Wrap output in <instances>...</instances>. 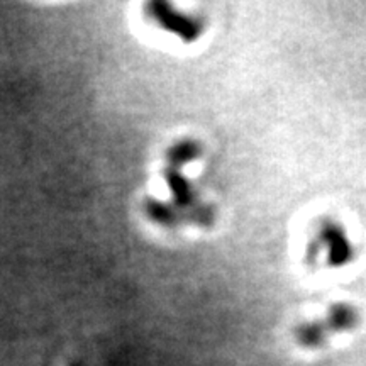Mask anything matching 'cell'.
Here are the masks:
<instances>
[{"mask_svg": "<svg viewBox=\"0 0 366 366\" xmlns=\"http://www.w3.org/2000/svg\"><path fill=\"white\" fill-rule=\"evenodd\" d=\"M166 187L172 195V203L180 212L185 214L187 224H194L197 227H212L215 222V210L212 205L202 201L201 194L194 187V183L182 173V170L166 166L165 173Z\"/></svg>", "mask_w": 366, "mask_h": 366, "instance_id": "6da1fadb", "label": "cell"}, {"mask_svg": "<svg viewBox=\"0 0 366 366\" xmlns=\"http://www.w3.org/2000/svg\"><path fill=\"white\" fill-rule=\"evenodd\" d=\"M146 15L154 24L165 29L166 32L180 38L185 43H194L205 31V22L197 15H190L187 12L178 11L177 7L168 2H149L144 6Z\"/></svg>", "mask_w": 366, "mask_h": 366, "instance_id": "7a4b0ae2", "label": "cell"}, {"mask_svg": "<svg viewBox=\"0 0 366 366\" xmlns=\"http://www.w3.org/2000/svg\"><path fill=\"white\" fill-rule=\"evenodd\" d=\"M316 243L325 251L327 266L343 268L355 259L356 251L346 234L344 226L332 217L320 219Z\"/></svg>", "mask_w": 366, "mask_h": 366, "instance_id": "3957f363", "label": "cell"}, {"mask_svg": "<svg viewBox=\"0 0 366 366\" xmlns=\"http://www.w3.org/2000/svg\"><path fill=\"white\" fill-rule=\"evenodd\" d=\"M142 210H144L146 217H148L149 221L165 227V229H177V227L187 224L185 214L180 212L172 202H165L160 201V198L149 197L142 203Z\"/></svg>", "mask_w": 366, "mask_h": 366, "instance_id": "277c9868", "label": "cell"}, {"mask_svg": "<svg viewBox=\"0 0 366 366\" xmlns=\"http://www.w3.org/2000/svg\"><path fill=\"white\" fill-rule=\"evenodd\" d=\"M324 324L331 334L353 331L360 324V311L349 302H336L327 309Z\"/></svg>", "mask_w": 366, "mask_h": 366, "instance_id": "5b68a950", "label": "cell"}, {"mask_svg": "<svg viewBox=\"0 0 366 366\" xmlns=\"http://www.w3.org/2000/svg\"><path fill=\"white\" fill-rule=\"evenodd\" d=\"M202 153L203 148L201 142L192 140V137H183V140L175 141L173 144L168 146V149L165 151V160L170 168L182 170L189 163L198 160Z\"/></svg>", "mask_w": 366, "mask_h": 366, "instance_id": "8992f818", "label": "cell"}, {"mask_svg": "<svg viewBox=\"0 0 366 366\" xmlns=\"http://www.w3.org/2000/svg\"><path fill=\"white\" fill-rule=\"evenodd\" d=\"M331 332L325 327L324 320H307V323L299 324L294 331V337L297 344L305 349H319L327 343Z\"/></svg>", "mask_w": 366, "mask_h": 366, "instance_id": "52a82bcc", "label": "cell"}, {"mask_svg": "<svg viewBox=\"0 0 366 366\" xmlns=\"http://www.w3.org/2000/svg\"><path fill=\"white\" fill-rule=\"evenodd\" d=\"M72 366H83V365H80V363H75V365H72Z\"/></svg>", "mask_w": 366, "mask_h": 366, "instance_id": "ba28073f", "label": "cell"}]
</instances>
